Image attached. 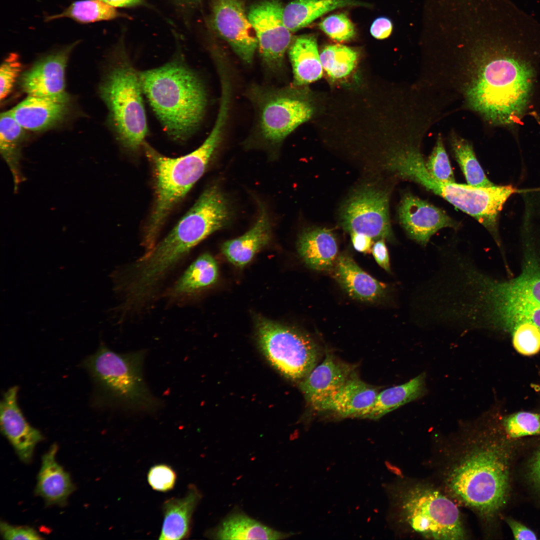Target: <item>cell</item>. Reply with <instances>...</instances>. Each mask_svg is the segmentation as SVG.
Masks as SVG:
<instances>
[{"instance_id": "obj_1", "label": "cell", "mask_w": 540, "mask_h": 540, "mask_svg": "<svg viewBox=\"0 0 540 540\" xmlns=\"http://www.w3.org/2000/svg\"><path fill=\"white\" fill-rule=\"evenodd\" d=\"M495 52L486 34L473 31L462 39L457 55L469 64L464 94L470 106L489 120L510 124L526 108L533 72L524 62Z\"/></svg>"}, {"instance_id": "obj_2", "label": "cell", "mask_w": 540, "mask_h": 540, "mask_svg": "<svg viewBox=\"0 0 540 540\" xmlns=\"http://www.w3.org/2000/svg\"><path fill=\"white\" fill-rule=\"evenodd\" d=\"M230 108L228 102H220L217 118L210 134L200 147L185 156L166 157L144 143L146 156L153 168L155 189L154 207L143 239L146 254L156 244L161 228L172 208L206 171L222 140Z\"/></svg>"}, {"instance_id": "obj_3", "label": "cell", "mask_w": 540, "mask_h": 540, "mask_svg": "<svg viewBox=\"0 0 540 540\" xmlns=\"http://www.w3.org/2000/svg\"><path fill=\"white\" fill-rule=\"evenodd\" d=\"M143 92L169 135L184 140L202 120L206 92L195 72L180 61L140 72Z\"/></svg>"}, {"instance_id": "obj_4", "label": "cell", "mask_w": 540, "mask_h": 540, "mask_svg": "<svg viewBox=\"0 0 540 540\" xmlns=\"http://www.w3.org/2000/svg\"><path fill=\"white\" fill-rule=\"evenodd\" d=\"M418 140L394 149L389 154L386 166L398 177L419 184L456 208L474 218L491 233L498 235V220L503 206L516 192L512 185L486 188L444 182L428 172Z\"/></svg>"}, {"instance_id": "obj_5", "label": "cell", "mask_w": 540, "mask_h": 540, "mask_svg": "<svg viewBox=\"0 0 540 540\" xmlns=\"http://www.w3.org/2000/svg\"><path fill=\"white\" fill-rule=\"evenodd\" d=\"M467 448L449 470L447 484L460 500L484 516H492L508 496V458L491 442H476Z\"/></svg>"}, {"instance_id": "obj_6", "label": "cell", "mask_w": 540, "mask_h": 540, "mask_svg": "<svg viewBox=\"0 0 540 540\" xmlns=\"http://www.w3.org/2000/svg\"><path fill=\"white\" fill-rule=\"evenodd\" d=\"M146 354L144 350L118 353L102 346L86 360L106 401L124 412L152 414L162 406L144 378Z\"/></svg>"}, {"instance_id": "obj_7", "label": "cell", "mask_w": 540, "mask_h": 540, "mask_svg": "<svg viewBox=\"0 0 540 540\" xmlns=\"http://www.w3.org/2000/svg\"><path fill=\"white\" fill-rule=\"evenodd\" d=\"M228 198L217 185L204 190L168 234L150 252L148 262L156 272L167 274L190 250L232 218Z\"/></svg>"}, {"instance_id": "obj_8", "label": "cell", "mask_w": 540, "mask_h": 540, "mask_svg": "<svg viewBox=\"0 0 540 540\" xmlns=\"http://www.w3.org/2000/svg\"><path fill=\"white\" fill-rule=\"evenodd\" d=\"M100 90L120 142L130 151L138 150L148 132L139 72L123 56L110 69Z\"/></svg>"}, {"instance_id": "obj_9", "label": "cell", "mask_w": 540, "mask_h": 540, "mask_svg": "<svg viewBox=\"0 0 540 540\" xmlns=\"http://www.w3.org/2000/svg\"><path fill=\"white\" fill-rule=\"evenodd\" d=\"M254 324L260 350L286 378L302 380L316 366L320 349L307 334L260 315L254 316Z\"/></svg>"}, {"instance_id": "obj_10", "label": "cell", "mask_w": 540, "mask_h": 540, "mask_svg": "<svg viewBox=\"0 0 540 540\" xmlns=\"http://www.w3.org/2000/svg\"><path fill=\"white\" fill-rule=\"evenodd\" d=\"M400 512L416 532L436 540L464 539L465 532L456 504L438 490L416 486L402 494Z\"/></svg>"}, {"instance_id": "obj_11", "label": "cell", "mask_w": 540, "mask_h": 540, "mask_svg": "<svg viewBox=\"0 0 540 540\" xmlns=\"http://www.w3.org/2000/svg\"><path fill=\"white\" fill-rule=\"evenodd\" d=\"M298 92L290 88H250L249 96L257 112V128L266 141L280 142L311 117V104Z\"/></svg>"}, {"instance_id": "obj_12", "label": "cell", "mask_w": 540, "mask_h": 540, "mask_svg": "<svg viewBox=\"0 0 540 540\" xmlns=\"http://www.w3.org/2000/svg\"><path fill=\"white\" fill-rule=\"evenodd\" d=\"M284 8L278 0H264L253 5L248 13L261 58L274 72L284 68L285 54L292 41L284 21Z\"/></svg>"}, {"instance_id": "obj_13", "label": "cell", "mask_w": 540, "mask_h": 540, "mask_svg": "<svg viewBox=\"0 0 540 540\" xmlns=\"http://www.w3.org/2000/svg\"><path fill=\"white\" fill-rule=\"evenodd\" d=\"M386 192L366 187L354 193L344 204L340 214L343 228L350 234L374 238H392Z\"/></svg>"}, {"instance_id": "obj_14", "label": "cell", "mask_w": 540, "mask_h": 540, "mask_svg": "<svg viewBox=\"0 0 540 540\" xmlns=\"http://www.w3.org/2000/svg\"><path fill=\"white\" fill-rule=\"evenodd\" d=\"M212 21L215 30L237 56L251 64L258 40L242 0H213Z\"/></svg>"}, {"instance_id": "obj_15", "label": "cell", "mask_w": 540, "mask_h": 540, "mask_svg": "<svg viewBox=\"0 0 540 540\" xmlns=\"http://www.w3.org/2000/svg\"><path fill=\"white\" fill-rule=\"evenodd\" d=\"M398 212L400 222L408 236L422 246H426L438 230L458 226L443 210L410 194L402 197Z\"/></svg>"}, {"instance_id": "obj_16", "label": "cell", "mask_w": 540, "mask_h": 540, "mask_svg": "<svg viewBox=\"0 0 540 540\" xmlns=\"http://www.w3.org/2000/svg\"><path fill=\"white\" fill-rule=\"evenodd\" d=\"M74 45L47 56L22 74L21 85L28 96L56 98L67 95L65 71Z\"/></svg>"}, {"instance_id": "obj_17", "label": "cell", "mask_w": 540, "mask_h": 540, "mask_svg": "<svg viewBox=\"0 0 540 540\" xmlns=\"http://www.w3.org/2000/svg\"><path fill=\"white\" fill-rule=\"evenodd\" d=\"M18 388L8 390L0 402L2 432L12 446L20 460L31 462L36 445L44 439L41 432L24 418L17 402Z\"/></svg>"}, {"instance_id": "obj_18", "label": "cell", "mask_w": 540, "mask_h": 540, "mask_svg": "<svg viewBox=\"0 0 540 540\" xmlns=\"http://www.w3.org/2000/svg\"><path fill=\"white\" fill-rule=\"evenodd\" d=\"M355 373V367L352 364L326 352L323 362L301 380L300 390L313 408L335 392Z\"/></svg>"}, {"instance_id": "obj_19", "label": "cell", "mask_w": 540, "mask_h": 540, "mask_svg": "<svg viewBox=\"0 0 540 540\" xmlns=\"http://www.w3.org/2000/svg\"><path fill=\"white\" fill-rule=\"evenodd\" d=\"M378 392V388L360 380L355 373L335 392L312 408L319 412H332L343 418H362Z\"/></svg>"}, {"instance_id": "obj_20", "label": "cell", "mask_w": 540, "mask_h": 540, "mask_svg": "<svg viewBox=\"0 0 540 540\" xmlns=\"http://www.w3.org/2000/svg\"><path fill=\"white\" fill-rule=\"evenodd\" d=\"M68 94L56 98L28 96L10 110L24 129L40 131L63 120L68 112Z\"/></svg>"}, {"instance_id": "obj_21", "label": "cell", "mask_w": 540, "mask_h": 540, "mask_svg": "<svg viewBox=\"0 0 540 540\" xmlns=\"http://www.w3.org/2000/svg\"><path fill=\"white\" fill-rule=\"evenodd\" d=\"M334 267L336 280L352 298L374 302L386 296V285L363 270L350 256H340Z\"/></svg>"}, {"instance_id": "obj_22", "label": "cell", "mask_w": 540, "mask_h": 540, "mask_svg": "<svg viewBox=\"0 0 540 540\" xmlns=\"http://www.w3.org/2000/svg\"><path fill=\"white\" fill-rule=\"evenodd\" d=\"M58 449L54 444L44 454L37 478L35 493L43 498L47 506H65L75 490L70 474L56 460Z\"/></svg>"}, {"instance_id": "obj_23", "label": "cell", "mask_w": 540, "mask_h": 540, "mask_svg": "<svg viewBox=\"0 0 540 540\" xmlns=\"http://www.w3.org/2000/svg\"><path fill=\"white\" fill-rule=\"evenodd\" d=\"M202 498L199 490L190 484L184 497L166 500L162 506L164 518L159 540L187 538L191 532L193 514Z\"/></svg>"}, {"instance_id": "obj_24", "label": "cell", "mask_w": 540, "mask_h": 540, "mask_svg": "<svg viewBox=\"0 0 540 540\" xmlns=\"http://www.w3.org/2000/svg\"><path fill=\"white\" fill-rule=\"evenodd\" d=\"M260 208L254 226L243 235L226 241L222 246L224 255L236 266L242 268L246 266L271 240L272 230L269 216L264 206Z\"/></svg>"}, {"instance_id": "obj_25", "label": "cell", "mask_w": 540, "mask_h": 540, "mask_svg": "<svg viewBox=\"0 0 540 540\" xmlns=\"http://www.w3.org/2000/svg\"><path fill=\"white\" fill-rule=\"evenodd\" d=\"M292 535L264 524L240 510L230 512L206 534L214 540H284Z\"/></svg>"}, {"instance_id": "obj_26", "label": "cell", "mask_w": 540, "mask_h": 540, "mask_svg": "<svg viewBox=\"0 0 540 540\" xmlns=\"http://www.w3.org/2000/svg\"><path fill=\"white\" fill-rule=\"evenodd\" d=\"M298 252L310 268L319 271L334 266L338 252L332 233L326 228H312L304 231L297 242Z\"/></svg>"}, {"instance_id": "obj_27", "label": "cell", "mask_w": 540, "mask_h": 540, "mask_svg": "<svg viewBox=\"0 0 540 540\" xmlns=\"http://www.w3.org/2000/svg\"><path fill=\"white\" fill-rule=\"evenodd\" d=\"M288 56L295 85L308 84L322 76L323 68L314 36L304 34L296 38L288 48Z\"/></svg>"}, {"instance_id": "obj_28", "label": "cell", "mask_w": 540, "mask_h": 540, "mask_svg": "<svg viewBox=\"0 0 540 540\" xmlns=\"http://www.w3.org/2000/svg\"><path fill=\"white\" fill-rule=\"evenodd\" d=\"M360 6L368 4L356 0H294L284 8L283 18L286 26L292 32L334 10Z\"/></svg>"}, {"instance_id": "obj_29", "label": "cell", "mask_w": 540, "mask_h": 540, "mask_svg": "<svg viewBox=\"0 0 540 540\" xmlns=\"http://www.w3.org/2000/svg\"><path fill=\"white\" fill-rule=\"evenodd\" d=\"M426 376L422 373L402 384L386 388L378 394L362 418L376 420L398 408L424 394Z\"/></svg>"}, {"instance_id": "obj_30", "label": "cell", "mask_w": 540, "mask_h": 540, "mask_svg": "<svg viewBox=\"0 0 540 540\" xmlns=\"http://www.w3.org/2000/svg\"><path fill=\"white\" fill-rule=\"evenodd\" d=\"M24 128L10 110L2 112L0 119V151L12 173L14 190L24 180L20 170L21 146L24 138Z\"/></svg>"}, {"instance_id": "obj_31", "label": "cell", "mask_w": 540, "mask_h": 540, "mask_svg": "<svg viewBox=\"0 0 540 540\" xmlns=\"http://www.w3.org/2000/svg\"><path fill=\"white\" fill-rule=\"evenodd\" d=\"M218 276V266L215 259L209 254H204L176 281L172 288V295L180 297L194 294L214 284Z\"/></svg>"}, {"instance_id": "obj_32", "label": "cell", "mask_w": 540, "mask_h": 540, "mask_svg": "<svg viewBox=\"0 0 540 540\" xmlns=\"http://www.w3.org/2000/svg\"><path fill=\"white\" fill-rule=\"evenodd\" d=\"M450 144L456 158L468 184L478 188L494 186L486 177L474 154L472 144L456 135L450 138Z\"/></svg>"}, {"instance_id": "obj_33", "label": "cell", "mask_w": 540, "mask_h": 540, "mask_svg": "<svg viewBox=\"0 0 540 540\" xmlns=\"http://www.w3.org/2000/svg\"><path fill=\"white\" fill-rule=\"evenodd\" d=\"M120 16L114 7L101 0H82L72 3L60 14L48 16L47 21L68 18L82 23L114 19Z\"/></svg>"}, {"instance_id": "obj_34", "label": "cell", "mask_w": 540, "mask_h": 540, "mask_svg": "<svg viewBox=\"0 0 540 540\" xmlns=\"http://www.w3.org/2000/svg\"><path fill=\"white\" fill-rule=\"evenodd\" d=\"M320 56L323 69L333 79L348 76L354 69L358 56L355 50L341 44L327 46Z\"/></svg>"}, {"instance_id": "obj_35", "label": "cell", "mask_w": 540, "mask_h": 540, "mask_svg": "<svg viewBox=\"0 0 540 540\" xmlns=\"http://www.w3.org/2000/svg\"><path fill=\"white\" fill-rule=\"evenodd\" d=\"M510 334L516 350L524 356H532L540 350V328L535 324L526 322L516 326Z\"/></svg>"}, {"instance_id": "obj_36", "label": "cell", "mask_w": 540, "mask_h": 540, "mask_svg": "<svg viewBox=\"0 0 540 540\" xmlns=\"http://www.w3.org/2000/svg\"><path fill=\"white\" fill-rule=\"evenodd\" d=\"M507 434L512 438L540 434V414L526 412L514 414L504 420Z\"/></svg>"}, {"instance_id": "obj_37", "label": "cell", "mask_w": 540, "mask_h": 540, "mask_svg": "<svg viewBox=\"0 0 540 540\" xmlns=\"http://www.w3.org/2000/svg\"><path fill=\"white\" fill-rule=\"evenodd\" d=\"M425 164L428 172L436 180L444 182H455L440 135L438 136L436 145Z\"/></svg>"}, {"instance_id": "obj_38", "label": "cell", "mask_w": 540, "mask_h": 540, "mask_svg": "<svg viewBox=\"0 0 540 540\" xmlns=\"http://www.w3.org/2000/svg\"><path fill=\"white\" fill-rule=\"evenodd\" d=\"M320 29L332 39L340 42L352 40L356 34L354 26L344 14L325 18L319 24Z\"/></svg>"}, {"instance_id": "obj_39", "label": "cell", "mask_w": 540, "mask_h": 540, "mask_svg": "<svg viewBox=\"0 0 540 540\" xmlns=\"http://www.w3.org/2000/svg\"><path fill=\"white\" fill-rule=\"evenodd\" d=\"M22 64L18 56L12 53L4 60L0 68V100H2L10 92L21 71Z\"/></svg>"}, {"instance_id": "obj_40", "label": "cell", "mask_w": 540, "mask_h": 540, "mask_svg": "<svg viewBox=\"0 0 540 540\" xmlns=\"http://www.w3.org/2000/svg\"><path fill=\"white\" fill-rule=\"evenodd\" d=\"M176 474L169 466L158 464L152 466L148 474V481L152 488L158 492H166L172 490L176 484Z\"/></svg>"}, {"instance_id": "obj_41", "label": "cell", "mask_w": 540, "mask_h": 540, "mask_svg": "<svg viewBox=\"0 0 540 540\" xmlns=\"http://www.w3.org/2000/svg\"><path fill=\"white\" fill-rule=\"evenodd\" d=\"M0 533L6 540H42L37 532L29 526H15L4 522L0 524Z\"/></svg>"}, {"instance_id": "obj_42", "label": "cell", "mask_w": 540, "mask_h": 540, "mask_svg": "<svg viewBox=\"0 0 540 540\" xmlns=\"http://www.w3.org/2000/svg\"><path fill=\"white\" fill-rule=\"evenodd\" d=\"M372 255L377 264L388 272H390V256L384 239L378 240L372 248Z\"/></svg>"}, {"instance_id": "obj_43", "label": "cell", "mask_w": 540, "mask_h": 540, "mask_svg": "<svg viewBox=\"0 0 540 540\" xmlns=\"http://www.w3.org/2000/svg\"><path fill=\"white\" fill-rule=\"evenodd\" d=\"M392 30V21L387 18L380 17L372 22L370 32L376 38L382 40L388 38L391 34Z\"/></svg>"}, {"instance_id": "obj_44", "label": "cell", "mask_w": 540, "mask_h": 540, "mask_svg": "<svg viewBox=\"0 0 540 540\" xmlns=\"http://www.w3.org/2000/svg\"><path fill=\"white\" fill-rule=\"evenodd\" d=\"M507 523L511 529L516 540H536V534L524 525L512 518H508Z\"/></svg>"}, {"instance_id": "obj_45", "label": "cell", "mask_w": 540, "mask_h": 540, "mask_svg": "<svg viewBox=\"0 0 540 540\" xmlns=\"http://www.w3.org/2000/svg\"><path fill=\"white\" fill-rule=\"evenodd\" d=\"M352 242L354 248L362 252H368L372 247V238L362 234L350 233Z\"/></svg>"}, {"instance_id": "obj_46", "label": "cell", "mask_w": 540, "mask_h": 540, "mask_svg": "<svg viewBox=\"0 0 540 540\" xmlns=\"http://www.w3.org/2000/svg\"><path fill=\"white\" fill-rule=\"evenodd\" d=\"M530 473L532 479L540 487V448L538 451L531 464Z\"/></svg>"}, {"instance_id": "obj_47", "label": "cell", "mask_w": 540, "mask_h": 540, "mask_svg": "<svg viewBox=\"0 0 540 540\" xmlns=\"http://www.w3.org/2000/svg\"><path fill=\"white\" fill-rule=\"evenodd\" d=\"M114 7H128L140 4L142 0H101Z\"/></svg>"}, {"instance_id": "obj_48", "label": "cell", "mask_w": 540, "mask_h": 540, "mask_svg": "<svg viewBox=\"0 0 540 540\" xmlns=\"http://www.w3.org/2000/svg\"><path fill=\"white\" fill-rule=\"evenodd\" d=\"M186 0V1H188V2H193V1H196V0Z\"/></svg>"}]
</instances>
